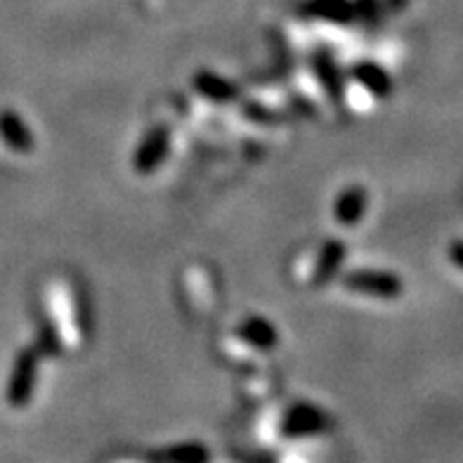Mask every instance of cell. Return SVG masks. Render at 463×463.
Instances as JSON below:
<instances>
[{
  "label": "cell",
  "mask_w": 463,
  "mask_h": 463,
  "mask_svg": "<svg viewBox=\"0 0 463 463\" xmlns=\"http://www.w3.org/2000/svg\"><path fill=\"white\" fill-rule=\"evenodd\" d=\"M343 287L360 296H372L381 300H395L402 296L404 284L400 277L392 272H381V269H354L343 277Z\"/></svg>",
  "instance_id": "1"
},
{
  "label": "cell",
  "mask_w": 463,
  "mask_h": 463,
  "mask_svg": "<svg viewBox=\"0 0 463 463\" xmlns=\"http://www.w3.org/2000/svg\"><path fill=\"white\" fill-rule=\"evenodd\" d=\"M36 373H38V354L33 347L22 350L17 354V362L13 366L10 381H7V402L14 409H22L29 404L33 388H36Z\"/></svg>",
  "instance_id": "2"
},
{
  "label": "cell",
  "mask_w": 463,
  "mask_h": 463,
  "mask_svg": "<svg viewBox=\"0 0 463 463\" xmlns=\"http://www.w3.org/2000/svg\"><path fill=\"white\" fill-rule=\"evenodd\" d=\"M168 149H171V135L168 128L159 126V128H152L145 135V140L137 145L133 154V168L137 173H152L156 171L164 159L168 156Z\"/></svg>",
  "instance_id": "3"
},
{
  "label": "cell",
  "mask_w": 463,
  "mask_h": 463,
  "mask_svg": "<svg viewBox=\"0 0 463 463\" xmlns=\"http://www.w3.org/2000/svg\"><path fill=\"white\" fill-rule=\"evenodd\" d=\"M0 140L5 142L13 152L29 154L33 152V135L26 128V123L17 116V111L3 109L0 111Z\"/></svg>",
  "instance_id": "4"
},
{
  "label": "cell",
  "mask_w": 463,
  "mask_h": 463,
  "mask_svg": "<svg viewBox=\"0 0 463 463\" xmlns=\"http://www.w3.org/2000/svg\"><path fill=\"white\" fill-rule=\"evenodd\" d=\"M366 211V189L360 184L343 189L334 203V218L338 225L353 227L362 220Z\"/></svg>",
  "instance_id": "5"
},
{
  "label": "cell",
  "mask_w": 463,
  "mask_h": 463,
  "mask_svg": "<svg viewBox=\"0 0 463 463\" xmlns=\"http://www.w3.org/2000/svg\"><path fill=\"white\" fill-rule=\"evenodd\" d=\"M239 335H241V338H246L250 345H256V347L277 345V334H275V329H272V324H268L265 319H260V317H250L249 322L241 324Z\"/></svg>",
  "instance_id": "6"
},
{
  "label": "cell",
  "mask_w": 463,
  "mask_h": 463,
  "mask_svg": "<svg viewBox=\"0 0 463 463\" xmlns=\"http://www.w3.org/2000/svg\"><path fill=\"white\" fill-rule=\"evenodd\" d=\"M343 253H345V249H343L338 241H331V244L324 246L322 253H319L317 269H315V281L329 279V277L335 272V268L341 265Z\"/></svg>",
  "instance_id": "7"
},
{
  "label": "cell",
  "mask_w": 463,
  "mask_h": 463,
  "mask_svg": "<svg viewBox=\"0 0 463 463\" xmlns=\"http://www.w3.org/2000/svg\"><path fill=\"white\" fill-rule=\"evenodd\" d=\"M196 88H199L203 95H208V98H213V99H227L234 95L230 83L220 80L218 76H211V73H202V76L196 79Z\"/></svg>",
  "instance_id": "8"
},
{
  "label": "cell",
  "mask_w": 463,
  "mask_h": 463,
  "mask_svg": "<svg viewBox=\"0 0 463 463\" xmlns=\"http://www.w3.org/2000/svg\"><path fill=\"white\" fill-rule=\"evenodd\" d=\"M362 79L366 80V86L373 88L376 92H388V76L378 71V69L364 67L362 69Z\"/></svg>",
  "instance_id": "9"
},
{
  "label": "cell",
  "mask_w": 463,
  "mask_h": 463,
  "mask_svg": "<svg viewBox=\"0 0 463 463\" xmlns=\"http://www.w3.org/2000/svg\"><path fill=\"white\" fill-rule=\"evenodd\" d=\"M449 260H451V265H457L458 269H463V241H451Z\"/></svg>",
  "instance_id": "10"
}]
</instances>
